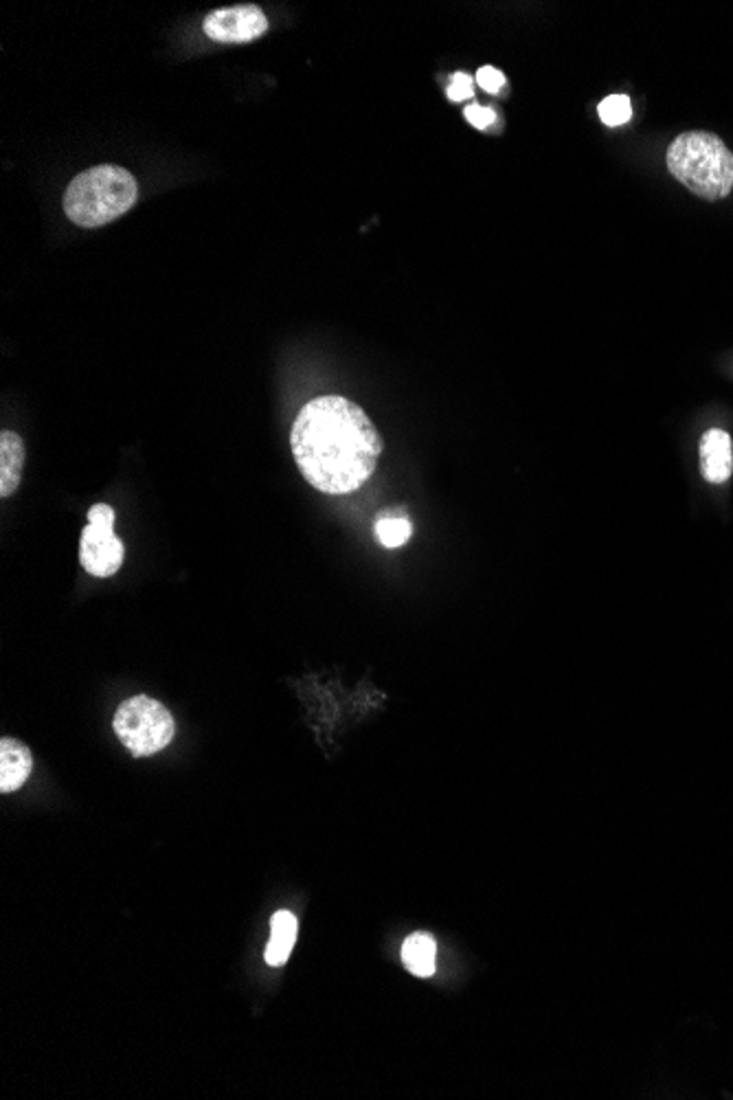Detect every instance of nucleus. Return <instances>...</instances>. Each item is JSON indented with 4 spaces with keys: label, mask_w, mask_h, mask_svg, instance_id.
<instances>
[{
    "label": "nucleus",
    "mask_w": 733,
    "mask_h": 1100,
    "mask_svg": "<svg viewBox=\"0 0 733 1100\" xmlns=\"http://www.w3.org/2000/svg\"><path fill=\"white\" fill-rule=\"evenodd\" d=\"M202 26L213 42L244 44L268 31V18L257 4H235L211 11Z\"/></svg>",
    "instance_id": "obj_6"
},
{
    "label": "nucleus",
    "mask_w": 733,
    "mask_h": 1100,
    "mask_svg": "<svg viewBox=\"0 0 733 1100\" xmlns=\"http://www.w3.org/2000/svg\"><path fill=\"white\" fill-rule=\"evenodd\" d=\"M24 468V442L13 431H2L0 435V497H11L20 481Z\"/></svg>",
    "instance_id": "obj_9"
},
{
    "label": "nucleus",
    "mask_w": 733,
    "mask_h": 1100,
    "mask_svg": "<svg viewBox=\"0 0 733 1100\" xmlns=\"http://www.w3.org/2000/svg\"><path fill=\"white\" fill-rule=\"evenodd\" d=\"M701 473L710 484H725L733 475L732 435L723 429H710L701 437Z\"/></svg>",
    "instance_id": "obj_7"
},
{
    "label": "nucleus",
    "mask_w": 733,
    "mask_h": 1100,
    "mask_svg": "<svg viewBox=\"0 0 733 1100\" xmlns=\"http://www.w3.org/2000/svg\"><path fill=\"white\" fill-rule=\"evenodd\" d=\"M299 923L290 912H277L270 921V941L266 947V963L270 967H284L297 943Z\"/></svg>",
    "instance_id": "obj_10"
},
{
    "label": "nucleus",
    "mask_w": 733,
    "mask_h": 1100,
    "mask_svg": "<svg viewBox=\"0 0 733 1100\" xmlns=\"http://www.w3.org/2000/svg\"><path fill=\"white\" fill-rule=\"evenodd\" d=\"M464 112H466V119H468L475 127H479V130L490 127V125L495 123V119H497V114H495V110H492V108H484V105H479V103H470Z\"/></svg>",
    "instance_id": "obj_16"
},
{
    "label": "nucleus",
    "mask_w": 733,
    "mask_h": 1100,
    "mask_svg": "<svg viewBox=\"0 0 733 1100\" xmlns=\"http://www.w3.org/2000/svg\"><path fill=\"white\" fill-rule=\"evenodd\" d=\"M477 84H479L486 92L497 95V92H501V90H503V86H506V75H503L499 68H495V66H481V68L477 70Z\"/></svg>",
    "instance_id": "obj_14"
},
{
    "label": "nucleus",
    "mask_w": 733,
    "mask_h": 1100,
    "mask_svg": "<svg viewBox=\"0 0 733 1100\" xmlns=\"http://www.w3.org/2000/svg\"><path fill=\"white\" fill-rule=\"evenodd\" d=\"M33 771V756L26 745L15 738L0 741V791H18Z\"/></svg>",
    "instance_id": "obj_8"
},
{
    "label": "nucleus",
    "mask_w": 733,
    "mask_h": 1100,
    "mask_svg": "<svg viewBox=\"0 0 733 1100\" xmlns=\"http://www.w3.org/2000/svg\"><path fill=\"white\" fill-rule=\"evenodd\" d=\"M114 734L134 758H147L163 752L176 734L171 712L152 697L136 695L125 699L112 721Z\"/></svg>",
    "instance_id": "obj_4"
},
{
    "label": "nucleus",
    "mask_w": 733,
    "mask_h": 1100,
    "mask_svg": "<svg viewBox=\"0 0 733 1100\" xmlns=\"http://www.w3.org/2000/svg\"><path fill=\"white\" fill-rule=\"evenodd\" d=\"M598 114H600V119H602L604 125L620 127V125H624V123L631 121V116H633V103H631L629 95H609L607 99L600 101Z\"/></svg>",
    "instance_id": "obj_13"
},
{
    "label": "nucleus",
    "mask_w": 733,
    "mask_h": 1100,
    "mask_svg": "<svg viewBox=\"0 0 733 1100\" xmlns=\"http://www.w3.org/2000/svg\"><path fill=\"white\" fill-rule=\"evenodd\" d=\"M402 963L409 974L431 978L437 969V943L429 934H413L402 945Z\"/></svg>",
    "instance_id": "obj_11"
},
{
    "label": "nucleus",
    "mask_w": 733,
    "mask_h": 1100,
    "mask_svg": "<svg viewBox=\"0 0 733 1100\" xmlns=\"http://www.w3.org/2000/svg\"><path fill=\"white\" fill-rule=\"evenodd\" d=\"M475 95V84H473V77H468L466 73H455L453 77V84L448 88V99L451 101H466Z\"/></svg>",
    "instance_id": "obj_15"
},
{
    "label": "nucleus",
    "mask_w": 733,
    "mask_h": 1100,
    "mask_svg": "<svg viewBox=\"0 0 733 1100\" xmlns=\"http://www.w3.org/2000/svg\"><path fill=\"white\" fill-rule=\"evenodd\" d=\"M670 174L706 200H723L733 189V154L712 132L679 134L666 154Z\"/></svg>",
    "instance_id": "obj_3"
},
{
    "label": "nucleus",
    "mask_w": 733,
    "mask_h": 1100,
    "mask_svg": "<svg viewBox=\"0 0 733 1100\" xmlns=\"http://www.w3.org/2000/svg\"><path fill=\"white\" fill-rule=\"evenodd\" d=\"M88 525L79 538V563L95 578L114 576L125 558L123 541L114 534V510L108 503H95L88 510Z\"/></svg>",
    "instance_id": "obj_5"
},
{
    "label": "nucleus",
    "mask_w": 733,
    "mask_h": 1100,
    "mask_svg": "<svg viewBox=\"0 0 733 1100\" xmlns=\"http://www.w3.org/2000/svg\"><path fill=\"white\" fill-rule=\"evenodd\" d=\"M303 479L323 495L356 492L376 473L385 442L371 418L343 396L310 400L290 429Z\"/></svg>",
    "instance_id": "obj_1"
},
{
    "label": "nucleus",
    "mask_w": 733,
    "mask_h": 1100,
    "mask_svg": "<svg viewBox=\"0 0 733 1100\" xmlns=\"http://www.w3.org/2000/svg\"><path fill=\"white\" fill-rule=\"evenodd\" d=\"M413 534V525L407 516H398V514H387V516H380L376 521V536L380 541V545H385L387 549H398L402 547Z\"/></svg>",
    "instance_id": "obj_12"
},
{
    "label": "nucleus",
    "mask_w": 733,
    "mask_h": 1100,
    "mask_svg": "<svg viewBox=\"0 0 733 1100\" xmlns=\"http://www.w3.org/2000/svg\"><path fill=\"white\" fill-rule=\"evenodd\" d=\"M138 198L136 178L119 165H97L77 174L64 193V211L70 222L97 229L127 213Z\"/></svg>",
    "instance_id": "obj_2"
}]
</instances>
